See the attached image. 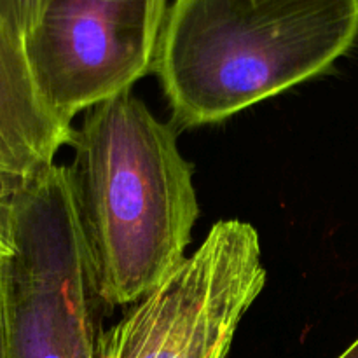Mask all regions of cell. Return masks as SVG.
Segmentation results:
<instances>
[{"label":"cell","mask_w":358,"mask_h":358,"mask_svg":"<svg viewBox=\"0 0 358 358\" xmlns=\"http://www.w3.org/2000/svg\"><path fill=\"white\" fill-rule=\"evenodd\" d=\"M69 171L77 227L105 306H131L184 262L199 215L177 131L122 93L73 131Z\"/></svg>","instance_id":"cell-1"},{"label":"cell","mask_w":358,"mask_h":358,"mask_svg":"<svg viewBox=\"0 0 358 358\" xmlns=\"http://www.w3.org/2000/svg\"><path fill=\"white\" fill-rule=\"evenodd\" d=\"M357 37L358 0H173L154 70L192 128L327 72Z\"/></svg>","instance_id":"cell-2"},{"label":"cell","mask_w":358,"mask_h":358,"mask_svg":"<svg viewBox=\"0 0 358 358\" xmlns=\"http://www.w3.org/2000/svg\"><path fill=\"white\" fill-rule=\"evenodd\" d=\"M264 285L255 227L219 220L194 254L101 334L98 358H226Z\"/></svg>","instance_id":"cell-3"},{"label":"cell","mask_w":358,"mask_h":358,"mask_svg":"<svg viewBox=\"0 0 358 358\" xmlns=\"http://www.w3.org/2000/svg\"><path fill=\"white\" fill-rule=\"evenodd\" d=\"M168 0H48L23 45L49 108L79 112L128 93L154 70Z\"/></svg>","instance_id":"cell-4"},{"label":"cell","mask_w":358,"mask_h":358,"mask_svg":"<svg viewBox=\"0 0 358 358\" xmlns=\"http://www.w3.org/2000/svg\"><path fill=\"white\" fill-rule=\"evenodd\" d=\"M6 358H98L101 308L79 245H20L0 271Z\"/></svg>","instance_id":"cell-5"},{"label":"cell","mask_w":358,"mask_h":358,"mask_svg":"<svg viewBox=\"0 0 358 358\" xmlns=\"http://www.w3.org/2000/svg\"><path fill=\"white\" fill-rule=\"evenodd\" d=\"M73 131L42 100L23 41L0 21V177L20 182L55 164Z\"/></svg>","instance_id":"cell-6"},{"label":"cell","mask_w":358,"mask_h":358,"mask_svg":"<svg viewBox=\"0 0 358 358\" xmlns=\"http://www.w3.org/2000/svg\"><path fill=\"white\" fill-rule=\"evenodd\" d=\"M48 0H0V21L24 41L34 30Z\"/></svg>","instance_id":"cell-7"},{"label":"cell","mask_w":358,"mask_h":358,"mask_svg":"<svg viewBox=\"0 0 358 358\" xmlns=\"http://www.w3.org/2000/svg\"><path fill=\"white\" fill-rule=\"evenodd\" d=\"M9 191V189H7ZM7 191L3 194H0V268H2L3 261L7 259V255L10 254V245H9V238H7L6 229H3V220H2V199L3 196L7 194Z\"/></svg>","instance_id":"cell-8"},{"label":"cell","mask_w":358,"mask_h":358,"mask_svg":"<svg viewBox=\"0 0 358 358\" xmlns=\"http://www.w3.org/2000/svg\"><path fill=\"white\" fill-rule=\"evenodd\" d=\"M0 358H6V343H3V324H2V297H0Z\"/></svg>","instance_id":"cell-9"},{"label":"cell","mask_w":358,"mask_h":358,"mask_svg":"<svg viewBox=\"0 0 358 358\" xmlns=\"http://www.w3.org/2000/svg\"><path fill=\"white\" fill-rule=\"evenodd\" d=\"M338 358H358V339L355 343H353L352 346H350L348 350H346L343 355H339Z\"/></svg>","instance_id":"cell-10"},{"label":"cell","mask_w":358,"mask_h":358,"mask_svg":"<svg viewBox=\"0 0 358 358\" xmlns=\"http://www.w3.org/2000/svg\"><path fill=\"white\" fill-rule=\"evenodd\" d=\"M14 182H10V180H6V178H2L0 177V194H3V192L7 191V189L10 187V185H13Z\"/></svg>","instance_id":"cell-11"}]
</instances>
